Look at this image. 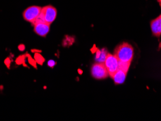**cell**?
<instances>
[{
  "label": "cell",
  "mask_w": 161,
  "mask_h": 121,
  "mask_svg": "<svg viewBox=\"0 0 161 121\" xmlns=\"http://www.w3.org/2000/svg\"><path fill=\"white\" fill-rule=\"evenodd\" d=\"M92 75L95 79L101 80L108 77V72L104 63H95L92 67Z\"/></svg>",
  "instance_id": "cell-5"
},
{
  "label": "cell",
  "mask_w": 161,
  "mask_h": 121,
  "mask_svg": "<svg viewBox=\"0 0 161 121\" xmlns=\"http://www.w3.org/2000/svg\"><path fill=\"white\" fill-rule=\"evenodd\" d=\"M57 15H58L57 9L53 5H47L42 8L41 13L37 20L43 21L51 25L55 20Z\"/></svg>",
  "instance_id": "cell-2"
},
{
  "label": "cell",
  "mask_w": 161,
  "mask_h": 121,
  "mask_svg": "<svg viewBox=\"0 0 161 121\" xmlns=\"http://www.w3.org/2000/svg\"><path fill=\"white\" fill-rule=\"evenodd\" d=\"M104 64L107 68L109 75L112 78L114 73L119 68V60H118L115 54H109L106 56Z\"/></svg>",
  "instance_id": "cell-4"
},
{
  "label": "cell",
  "mask_w": 161,
  "mask_h": 121,
  "mask_svg": "<svg viewBox=\"0 0 161 121\" xmlns=\"http://www.w3.org/2000/svg\"><path fill=\"white\" fill-rule=\"evenodd\" d=\"M127 71H125L120 68H118V70L114 73V75L112 76V78L114 80L115 84H121L125 81V78L127 75Z\"/></svg>",
  "instance_id": "cell-8"
},
{
  "label": "cell",
  "mask_w": 161,
  "mask_h": 121,
  "mask_svg": "<svg viewBox=\"0 0 161 121\" xmlns=\"http://www.w3.org/2000/svg\"><path fill=\"white\" fill-rule=\"evenodd\" d=\"M33 25L35 33L42 37L46 36L50 29V25L41 20H36Z\"/></svg>",
  "instance_id": "cell-6"
},
{
  "label": "cell",
  "mask_w": 161,
  "mask_h": 121,
  "mask_svg": "<svg viewBox=\"0 0 161 121\" xmlns=\"http://www.w3.org/2000/svg\"><path fill=\"white\" fill-rule=\"evenodd\" d=\"M150 27L153 34L156 37H160L161 36V15L151 21Z\"/></svg>",
  "instance_id": "cell-7"
},
{
  "label": "cell",
  "mask_w": 161,
  "mask_h": 121,
  "mask_svg": "<svg viewBox=\"0 0 161 121\" xmlns=\"http://www.w3.org/2000/svg\"><path fill=\"white\" fill-rule=\"evenodd\" d=\"M115 55L119 60V63L131 64L134 58V49L129 44L124 43L117 47L115 51Z\"/></svg>",
  "instance_id": "cell-1"
},
{
  "label": "cell",
  "mask_w": 161,
  "mask_h": 121,
  "mask_svg": "<svg viewBox=\"0 0 161 121\" xmlns=\"http://www.w3.org/2000/svg\"><path fill=\"white\" fill-rule=\"evenodd\" d=\"M41 7L33 5L30 6L25 9L24 12L23 13V18L25 21L29 22L32 24L36 22L39 18L40 13L42 11Z\"/></svg>",
  "instance_id": "cell-3"
}]
</instances>
